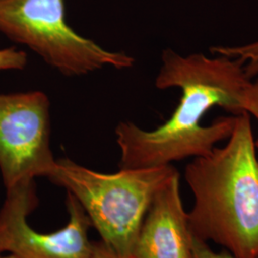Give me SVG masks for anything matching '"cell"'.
Returning a JSON list of instances; mask_svg holds the SVG:
<instances>
[{
	"label": "cell",
	"mask_w": 258,
	"mask_h": 258,
	"mask_svg": "<svg viewBox=\"0 0 258 258\" xmlns=\"http://www.w3.org/2000/svg\"><path fill=\"white\" fill-rule=\"evenodd\" d=\"M244 64L225 55L184 56L165 50L155 85L179 88L180 102L172 116L154 130L120 122L115 131L120 168L169 166L189 157L207 156L219 142L230 138L235 116L245 112L240 97L251 79Z\"/></svg>",
	"instance_id": "cell-1"
},
{
	"label": "cell",
	"mask_w": 258,
	"mask_h": 258,
	"mask_svg": "<svg viewBox=\"0 0 258 258\" xmlns=\"http://www.w3.org/2000/svg\"><path fill=\"white\" fill-rule=\"evenodd\" d=\"M228 143L194 158L184 179L194 194L187 212L191 234L237 258L258 255V157L250 117L235 116Z\"/></svg>",
	"instance_id": "cell-2"
},
{
	"label": "cell",
	"mask_w": 258,
	"mask_h": 258,
	"mask_svg": "<svg viewBox=\"0 0 258 258\" xmlns=\"http://www.w3.org/2000/svg\"><path fill=\"white\" fill-rule=\"evenodd\" d=\"M176 172L169 165L102 173L59 159L47 178L79 201L106 246L130 258L154 196Z\"/></svg>",
	"instance_id": "cell-3"
},
{
	"label": "cell",
	"mask_w": 258,
	"mask_h": 258,
	"mask_svg": "<svg viewBox=\"0 0 258 258\" xmlns=\"http://www.w3.org/2000/svg\"><path fill=\"white\" fill-rule=\"evenodd\" d=\"M0 33L69 77L104 67L126 69L135 61L78 34L66 21L64 0H0Z\"/></svg>",
	"instance_id": "cell-4"
},
{
	"label": "cell",
	"mask_w": 258,
	"mask_h": 258,
	"mask_svg": "<svg viewBox=\"0 0 258 258\" xmlns=\"http://www.w3.org/2000/svg\"><path fill=\"white\" fill-rule=\"evenodd\" d=\"M55 162L46 95L0 94V171L6 189L47 178Z\"/></svg>",
	"instance_id": "cell-5"
},
{
	"label": "cell",
	"mask_w": 258,
	"mask_h": 258,
	"mask_svg": "<svg viewBox=\"0 0 258 258\" xmlns=\"http://www.w3.org/2000/svg\"><path fill=\"white\" fill-rule=\"evenodd\" d=\"M37 205L36 183L6 189L0 210V254L13 258H92V227L88 215L72 194L67 192L69 221L59 231L40 233L28 224V216Z\"/></svg>",
	"instance_id": "cell-6"
},
{
	"label": "cell",
	"mask_w": 258,
	"mask_h": 258,
	"mask_svg": "<svg viewBox=\"0 0 258 258\" xmlns=\"http://www.w3.org/2000/svg\"><path fill=\"white\" fill-rule=\"evenodd\" d=\"M191 239L177 171L154 196L130 258H192Z\"/></svg>",
	"instance_id": "cell-7"
},
{
	"label": "cell",
	"mask_w": 258,
	"mask_h": 258,
	"mask_svg": "<svg viewBox=\"0 0 258 258\" xmlns=\"http://www.w3.org/2000/svg\"><path fill=\"white\" fill-rule=\"evenodd\" d=\"M211 52L231 58H239L243 62H247L245 68L250 78L258 74V41L243 46L212 47Z\"/></svg>",
	"instance_id": "cell-8"
},
{
	"label": "cell",
	"mask_w": 258,
	"mask_h": 258,
	"mask_svg": "<svg viewBox=\"0 0 258 258\" xmlns=\"http://www.w3.org/2000/svg\"><path fill=\"white\" fill-rule=\"evenodd\" d=\"M27 55L16 48L0 50V71L1 70H21L27 65Z\"/></svg>",
	"instance_id": "cell-9"
},
{
	"label": "cell",
	"mask_w": 258,
	"mask_h": 258,
	"mask_svg": "<svg viewBox=\"0 0 258 258\" xmlns=\"http://www.w3.org/2000/svg\"><path fill=\"white\" fill-rule=\"evenodd\" d=\"M240 103L243 111L252 115L258 120V79L255 82H249L244 88L240 97ZM258 148V142L255 143Z\"/></svg>",
	"instance_id": "cell-10"
},
{
	"label": "cell",
	"mask_w": 258,
	"mask_h": 258,
	"mask_svg": "<svg viewBox=\"0 0 258 258\" xmlns=\"http://www.w3.org/2000/svg\"><path fill=\"white\" fill-rule=\"evenodd\" d=\"M192 235V234H191ZM192 258H237L233 256L228 250L215 251L211 248L210 244L203 240L198 239L192 235ZM255 258H258V255Z\"/></svg>",
	"instance_id": "cell-11"
},
{
	"label": "cell",
	"mask_w": 258,
	"mask_h": 258,
	"mask_svg": "<svg viewBox=\"0 0 258 258\" xmlns=\"http://www.w3.org/2000/svg\"><path fill=\"white\" fill-rule=\"evenodd\" d=\"M92 258H127L122 257L106 246L102 241L93 242Z\"/></svg>",
	"instance_id": "cell-12"
},
{
	"label": "cell",
	"mask_w": 258,
	"mask_h": 258,
	"mask_svg": "<svg viewBox=\"0 0 258 258\" xmlns=\"http://www.w3.org/2000/svg\"><path fill=\"white\" fill-rule=\"evenodd\" d=\"M0 258H13L9 254H7V255H3V254H0Z\"/></svg>",
	"instance_id": "cell-13"
}]
</instances>
